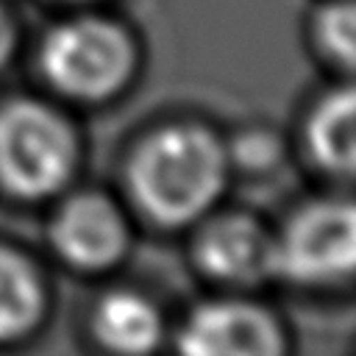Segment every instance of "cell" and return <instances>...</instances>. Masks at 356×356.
<instances>
[{
  "mask_svg": "<svg viewBox=\"0 0 356 356\" xmlns=\"http://www.w3.org/2000/svg\"><path fill=\"white\" fill-rule=\"evenodd\" d=\"M222 184L225 153L220 142L192 125L159 131L131 164V189L139 206L167 225L200 217L217 200Z\"/></svg>",
  "mask_w": 356,
  "mask_h": 356,
  "instance_id": "obj_1",
  "label": "cell"
},
{
  "mask_svg": "<svg viewBox=\"0 0 356 356\" xmlns=\"http://www.w3.org/2000/svg\"><path fill=\"white\" fill-rule=\"evenodd\" d=\"M72 134L42 103H11L0 111V181L22 197L56 192L72 170Z\"/></svg>",
  "mask_w": 356,
  "mask_h": 356,
  "instance_id": "obj_2",
  "label": "cell"
},
{
  "mask_svg": "<svg viewBox=\"0 0 356 356\" xmlns=\"http://www.w3.org/2000/svg\"><path fill=\"white\" fill-rule=\"evenodd\" d=\"M131 64L134 53L125 33L95 17L58 25L42 44L47 81L81 100H97L120 89Z\"/></svg>",
  "mask_w": 356,
  "mask_h": 356,
  "instance_id": "obj_3",
  "label": "cell"
},
{
  "mask_svg": "<svg viewBox=\"0 0 356 356\" xmlns=\"http://www.w3.org/2000/svg\"><path fill=\"white\" fill-rule=\"evenodd\" d=\"M356 217L350 203H317L295 214L275 239V273L300 284H328L353 270Z\"/></svg>",
  "mask_w": 356,
  "mask_h": 356,
  "instance_id": "obj_4",
  "label": "cell"
},
{
  "mask_svg": "<svg viewBox=\"0 0 356 356\" xmlns=\"http://www.w3.org/2000/svg\"><path fill=\"white\" fill-rule=\"evenodd\" d=\"M178 356H281V334L259 306L211 300L186 317Z\"/></svg>",
  "mask_w": 356,
  "mask_h": 356,
  "instance_id": "obj_5",
  "label": "cell"
},
{
  "mask_svg": "<svg viewBox=\"0 0 356 356\" xmlns=\"http://www.w3.org/2000/svg\"><path fill=\"white\" fill-rule=\"evenodd\" d=\"M53 245L75 267L100 270L125 250V222L103 195H75L53 220Z\"/></svg>",
  "mask_w": 356,
  "mask_h": 356,
  "instance_id": "obj_6",
  "label": "cell"
},
{
  "mask_svg": "<svg viewBox=\"0 0 356 356\" xmlns=\"http://www.w3.org/2000/svg\"><path fill=\"white\" fill-rule=\"evenodd\" d=\"M200 267L228 284H253L275 273V239L250 217L228 214L209 222L197 239Z\"/></svg>",
  "mask_w": 356,
  "mask_h": 356,
  "instance_id": "obj_7",
  "label": "cell"
},
{
  "mask_svg": "<svg viewBox=\"0 0 356 356\" xmlns=\"http://www.w3.org/2000/svg\"><path fill=\"white\" fill-rule=\"evenodd\" d=\"M95 337L117 356H147L161 339V314L139 292H108L95 309Z\"/></svg>",
  "mask_w": 356,
  "mask_h": 356,
  "instance_id": "obj_8",
  "label": "cell"
},
{
  "mask_svg": "<svg viewBox=\"0 0 356 356\" xmlns=\"http://www.w3.org/2000/svg\"><path fill=\"white\" fill-rule=\"evenodd\" d=\"M353 92L342 89L328 95L312 122H309V145L314 159L328 167L331 172H350L353 170V145H356V131H353Z\"/></svg>",
  "mask_w": 356,
  "mask_h": 356,
  "instance_id": "obj_9",
  "label": "cell"
},
{
  "mask_svg": "<svg viewBox=\"0 0 356 356\" xmlns=\"http://www.w3.org/2000/svg\"><path fill=\"white\" fill-rule=\"evenodd\" d=\"M42 314V286L28 261L0 248V339L25 334Z\"/></svg>",
  "mask_w": 356,
  "mask_h": 356,
  "instance_id": "obj_10",
  "label": "cell"
},
{
  "mask_svg": "<svg viewBox=\"0 0 356 356\" xmlns=\"http://www.w3.org/2000/svg\"><path fill=\"white\" fill-rule=\"evenodd\" d=\"M320 39L328 47L334 58H339L345 67L356 56V14L350 3H339L325 8L320 17Z\"/></svg>",
  "mask_w": 356,
  "mask_h": 356,
  "instance_id": "obj_11",
  "label": "cell"
},
{
  "mask_svg": "<svg viewBox=\"0 0 356 356\" xmlns=\"http://www.w3.org/2000/svg\"><path fill=\"white\" fill-rule=\"evenodd\" d=\"M8 50H11V22H8L6 11L0 8V64L6 61Z\"/></svg>",
  "mask_w": 356,
  "mask_h": 356,
  "instance_id": "obj_12",
  "label": "cell"
}]
</instances>
